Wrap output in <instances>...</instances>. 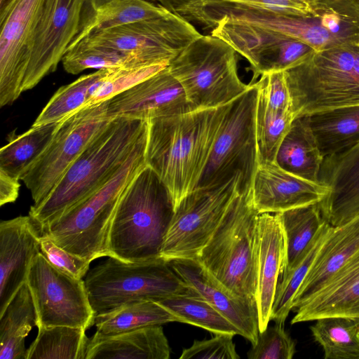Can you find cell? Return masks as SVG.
I'll use <instances>...</instances> for the list:
<instances>
[{
	"mask_svg": "<svg viewBox=\"0 0 359 359\" xmlns=\"http://www.w3.org/2000/svg\"><path fill=\"white\" fill-rule=\"evenodd\" d=\"M224 107L196 109L148 121L147 165L166 186L174 210L198 185Z\"/></svg>",
	"mask_w": 359,
	"mask_h": 359,
	"instance_id": "obj_1",
	"label": "cell"
},
{
	"mask_svg": "<svg viewBox=\"0 0 359 359\" xmlns=\"http://www.w3.org/2000/svg\"><path fill=\"white\" fill-rule=\"evenodd\" d=\"M148 121L114 117L90 140L48 196L29 212L40 235L66 210L100 189L121 169L140 139Z\"/></svg>",
	"mask_w": 359,
	"mask_h": 359,
	"instance_id": "obj_2",
	"label": "cell"
},
{
	"mask_svg": "<svg viewBox=\"0 0 359 359\" xmlns=\"http://www.w3.org/2000/svg\"><path fill=\"white\" fill-rule=\"evenodd\" d=\"M173 214L166 186L153 169L145 166L119 199L109 233V257L127 263L161 258Z\"/></svg>",
	"mask_w": 359,
	"mask_h": 359,
	"instance_id": "obj_3",
	"label": "cell"
},
{
	"mask_svg": "<svg viewBox=\"0 0 359 359\" xmlns=\"http://www.w3.org/2000/svg\"><path fill=\"white\" fill-rule=\"evenodd\" d=\"M147 132L116 174L97 191L52 222L39 235L89 262L109 257L108 239L119 199L131 180L145 166Z\"/></svg>",
	"mask_w": 359,
	"mask_h": 359,
	"instance_id": "obj_4",
	"label": "cell"
},
{
	"mask_svg": "<svg viewBox=\"0 0 359 359\" xmlns=\"http://www.w3.org/2000/svg\"><path fill=\"white\" fill-rule=\"evenodd\" d=\"M259 215L250 187L241 189L196 259L229 292L254 299L257 290Z\"/></svg>",
	"mask_w": 359,
	"mask_h": 359,
	"instance_id": "obj_5",
	"label": "cell"
},
{
	"mask_svg": "<svg viewBox=\"0 0 359 359\" xmlns=\"http://www.w3.org/2000/svg\"><path fill=\"white\" fill-rule=\"evenodd\" d=\"M295 118L359 104V45L315 50L285 70Z\"/></svg>",
	"mask_w": 359,
	"mask_h": 359,
	"instance_id": "obj_6",
	"label": "cell"
},
{
	"mask_svg": "<svg viewBox=\"0 0 359 359\" xmlns=\"http://www.w3.org/2000/svg\"><path fill=\"white\" fill-rule=\"evenodd\" d=\"M84 282L95 316L135 302L198 294L162 257L127 263L109 257L87 273Z\"/></svg>",
	"mask_w": 359,
	"mask_h": 359,
	"instance_id": "obj_7",
	"label": "cell"
},
{
	"mask_svg": "<svg viewBox=\"0 0 359 359\" xmlns=\"http://www.w3.org/2000/svg\"><path fill=\"white\" fill-rule=\"evenodd\" d=\"M168 67L195 109L225 105L250 87L238 76L236 51L212 34L202 35L191 42Z\"/></svg>",
	"mask_w": 359,
	"mask_h": 359,
	"instance_id": "obj_8",
	"label": "cell"
},
{
	"mask_svg": "<svg viewBox=\"0 0 359 359\" xmlns=\"http://www.w3.org/2000/svg\"><path fill=\"white\" fill-rule=\"evenodd\" d=\"M258 88L255 82L225 104L210 156L197 187L222 184L241 175V189L250 187L258 165L255 113ZM196 187V188H197Z\"/></svg>",
	"mask_w": 359,
	"mask_h": 359,
	"instance_id": "obj_9",
	"label": "cell"
},
{
	"mask_svg": "<svg viewBox=\"0 0 359 359\" xmlns=\"http://www.w3.org/2000/svg\"><path fill=\"white\" fill-rule=\"evenodd\" d=\"M241 180L238 173L222 184L197 187L187 195L174 210L161 257L197 259L241 190Z\"/></svg>",
	"mask_w": 359,
	"mask_h": 359,
	"instance_id": "obj_10",
	"label": "cell"
},
{
	"mask_svg": "<svg viewBox=\"0 0 359 359\" xmlns=\"http://www.w3.org/2000/svg\"><path fill=\"white\" fill-rule=\"evenodd\" d=\"M107 110V100L83 107L60 122L47 148L20 177L34 206L48 196L93 137L113 118Z\"/></svg>",
	"mask_w": 359,
	"mask_h": 359,
	"instance_id": "obj_11",
	"label": "cell"
},
{
	"mask_svg": "<svg viewBox=\"0 0 359 359\" xmlns=\"http://www.w3.org/2000/svg\"><path fill=\"white\" fill-rule=\"evenodd\" d=\"M40 326H69L87 330L95 324L85 282L52 266L39 252L30 266L27 280Z\"/></svg>",
	"mask_w": 359,
	"mask_h": 359,
	"instance_id": "obj_12",
	"label": "cell"
},
{
	"mask_svg": "<svg viewBox=\"0 0 359 359\" xmlns=\"http://www.w3.org/2000/svg\"><path fill=\"white\" fill-rule=\"evenodd\" d=\"M202 35L191 22L171 12L102 31L78 43L134 52L154 61L170 62Z\"/></svg>",
	"mask_w": 359,
	"mask_h": 359,
	"instance_id": "obj_13",
	"label": "cell"
},
{
	"mask_svg": "<svg viewBox=\"0 0 359 359\" xmlns=\"http://www.w3.org/2000/svg\"><path fill=\"white\" fill-rule=\"evenodd\" d=\"M45 0H16L0 21V106L22 93L34 34Z\"/></svg>",
	"mask_w": 359,
	"mask_h": 359,
	"instance_id": "obj_14",
	"label": "cell"
},
{
	"mask_svg": "<svg viewBox=\"0 0 359 359\" xmlns=\"http://www.w3.org/2000/svg\"><path fill=\"white\" fill-rule=\"evenodd\" d=\"M83 0H45L36 29L22 92L55 71L74 38Z\"/></svg>",
	"mask_w": 359,
	"mask_h": 359,
	"instance_id": "obj_15",
	"label": "cell"
},
{
	"mask_svg": "<svg viewBox=\"0 0 359 359\" xmlns=\"http://www.w3.org/2000/svg\"><path fill=\"white\" fill-rule=\"evenodd\" d=\"M282 31L316 50L358 43L359 0H315L311 15L285 16Z\"/></svg>",
	"mask_w": 359,
	"mask_h": 359,
	"instance_id": "obj_16",
	"label": "cell"
},
{
	"mask_svg": "<svg viewBox=\"0 0 359 359\" xmlns=\"http://www.w3.org/2000/svg\"><path fill=\"white\" fill-rule=\"evenodd\" d=\"M168 67L108 100V115L149 121L196 109Z\"/></svg>",
	"mask_w": 359,
	"mask_h": 359,
	"instance_id": "obj_17",
	"label": "cell"
},
{
	"mask_svg": "<svg viewBox=\"0 0 359 359\" xmlns=\"http://www.w3.org/2000/svg\"><path fill=\"white\" fill-rule=\"evenodd\" d=\"M253 205L259 214L278 213L321 202L330 188L294 175L276 162L258 163L251 187Z\"/></svg>",
	"mask_w": 359,
	"mask_h": 359,
	"instance_id": "obj_18",
	"label": "cell"
},
{
	"mask_svg": "<svg viewBox=\"0 0 359 359\" xmlns=\"http://www.w3.org/2000/svg\"><path fill=\"white\" fill-rule=\"evenodd\" d=\"M171 266L182 279L220 312L252 345L259 332L256 299L238 297L222 286L196 259H175Z\"/></svg>",
	"mask_w": 359,
	"mask_h": 359,
	"instance_id": "obj_19",
	"label": "cell"
},
{
	"mask_svg": "<svg viewBox=\"0 0 359 359\" xmlns=\"http://www.w3.org/2000/svg\"><path fill=\"white\" fill-rule=\"evenodd\" d=\"M39 252V234L29 215L1 222L0 314L26 282L32 262Z\"/></svg>",
	"mask_w": 359,
	"mask_h": 359,
	"instance_id": "obj_20",
	"label": "cell"
},
{
	"mask_svg": "<svg viewBox=\"0 0 359 359\" xmlns=\"http://www.w3.org/2000/svg\"><path fill=\"white\" fill-rule=\"evenodd\" d=\"M319 178L330 188L319 204L331 226L343 225L359 215V142L325 158Z\"/></svg>",
	"mask_w": 359,
	"mask_h": 359,
	"instance_id": "obj_21",
	"label": "cell"
},
{
	"mask_svg": "<svg viewBox=\"0 0 359 359\" xmlns=\"http://www.w3.org/2000/svg\"><path fill=\"white\" fill-rule=\"evenodd\" d=\"M285 240L278 213H261L257 221V290L259 332L271 320L272 306L285 259Z\"/></svg>",
	"mask_w": 359,
	"mask_h": 359,
	"instance_id": "obj_22",
	"label": "cell"
},
{
	"mask_svg": "<svg viewBox=\"0 0 359 359\" xmlns=\"http://www.w3.org/2000/svg\"><path fill=\"white\" fill-rule=\"evenodd\" d=\"M292 311L291 324L330 316L359 317V250L320 290Z\"/></svg>",
	"mask_w": 359,
	"mask_h": 359,
	"instance_id": "obj_23",
	"label": "cell"
},
{
	"mask_svg": "<svg viewBox=\"0 0 359 359\" xmlns=\"http://www.w3.org/2000/svg\"><path fill=\"white\" fill-rule=\"evenodd\" d=\"M358 250L359 215L343 225L332 226L293 299L292 309L320 290Z\"/></svg>",
	"mask_w": 359,
	"mask_h": 359,
	"instance_id": "obj_24",
	"label": "cell"
},
{
	"mask_svg": "<svg viewBox=\"0 0 359 359\" xmlns=\"http://www.w3.org/2000/svg\"><path fill=\"white\" fill-rule=\"evenodd\" d=\"M170 13L147 0H83L77 32L68 49L102 31Z\"/></svg>",
	"mask_w": 359,
	"mask_h": 359,
	"instance_id": "obj_25",
	"label": "cell"
},
{
	"mask_svg": "<svg viewBox=\"0 0 359 359\" xmlns=\"http://www.w3.org/2000/svg\"><path fill=\"white\" fill-rule=\"evenodd\" d=\"M170 348L161 325L110 336L95 334L86 359H169Z\"/></svg>",
	"mask_w": 359,
	"mask_h": 359,
	"instance_id": "obj_26",
	"label": "cell"
},
{
	"mask_svg": "<svg viewBox=\"0 0 359 359\" xmlns=\"http://www.w3.org/2000/svg\"><path fill=\"white\" fill-rule=\"evenodd\" d=\"M323 159L309 116L295 118L279 147L276 163L294 175L320 183L319 176Z\"/></svg>",
	"mask_w": 359,
	"mask_h": 359,
	"instance_id": "obj_27",
	"label": "cell"
},
{
	"mask_svg": "<svg viewBox=\"0 0 359 359\" xmlns=\"http://www.w3.org/2000/svg\"><path fill=\"white\" fill-rule=\"evenodd\" d=\"M37 324L34 301L25 282L0 314V359H26L25 339Z\"/></svg>",
	"mask_w": 359,
	"mask_h": 359,
	"instance_id": "obj_28",
	"label": "cell"
},
{
	"mask_svg": "<svg viewBox=\"0 0 359 359\" xmlns=\"http://www.w3.org/2000/svg\"><path fill=\"white\" fill-rule=\"evenodd\" d=\"M309 121L324 158L359 142V104L316 112Z\"/></svg>",
	"mask_w": 359,
	"mask_h": 359,
	"instance_id": "obj_29",
	"label": "cell"
},
{
	"mask_svg": "<svg viewBox=\"0 0 359 359\" xmlns=\"http://www.w3.org/2000/svg\"><path fill=\"white\" fill-rule=\"evenodd\" d=\"M278 214L285 240L283 273L293 269L304 257L327 221L322 215L319 203Z\"/></svg>",
	"mask_w": 359,
	"mask_h": 359,
	"instance_id": "obj_30",
	"label": "cell"
},
{
	"mask_svg": "<svg viewBox=\"0 0 359 359\" xmlns=\"http://www.w3.org/2000/svg\"><path fill=\"white\" fill-rule=\"evenodd\" d=\"M60 122L32 126L20 135L12 131L7 144L0 150V170L20 180L22 173L47 148Z\"/></svg>",
	"mask_w": 359,
	"mask_h": 359,
	"instance_id": "obj_31",
	"label": "cell"
},
{
	"mask_svg": "<svg viewBox=\"0 0 359 359\" xmlns=\"http://www.w3.org/2000/svg\"><path fill=\"white\" fill-rule=\"evenodd\" d=\"M178 322L165 308L154 300H142L96 315V334L110 336L140 327Z\"/></svg>",
	"mask_w": 359,
	"mask_h": 359,
	"instance_id": "obj_32",
	"label": "cell"
},
{
	"mask_svg": "<svg viewBox=\"0 0 359 359\" xmlns=\"http://www.w3.org/2000/svg\"><path fill=\"white\" fill-rule=\"evenodd\" d=\"M89 341L83 328L40 326L26 359H86Z\"/></svg>",
	"mask_w": 359,
	"mask_h": 359,
	"instance_id": "obj_33",
	"label": "cell"
},
{
	"mask_svg": "<svg viewBox=\"0 0 359 359\" xmlns=\"http://www.w3.org/2000/svg\"><path fill=\"white\" fill-rule=\"evenodd\" d=\"M311 331L325 359H359V317L321 318Z\"/></svg>",
	"mask_w": 359,
	"mask_h": 359,
	"instance_id": "obj_34",
	"label": "cell"
},
{
	"mask_svg": "<svg viewBox=\"0 0 359 359\" xmlns=\"http://www.w3.org/2000/svg\"><path fill=\"white\" fill-rule=\"evenodd\" d=\"M109 69L82 75L60 87L51 97L32 126L57 123L85 107Z\"/></svg>",
	"mask_w": 359,
	"mask_h": 359,
	"instance_id": "obj_35",
	"label": "cell"
},
{
	"mask_svg": "<svg viewBox=\"0 0 359 359\" xmlns=\"http://www.w3.org/2000/svg\"><path fill=\"white\" fill-rule=\"evenodd\" d=\"M61 62L67 73L78 74L88 69H114L168 61H154L137 53L78 43L67 50Z\"/></svg>",
	"mask_w": 359,
	"mask_h": 359,
	"instance_id": "obj_36",
	"label": "cell"
},
{
	"mask_svg": "<svg viewBox=\"0 0 359 359\" xmlns=\"http://www.w3.org/2000/svg\"><path fill=\"white\" fill-rule=\"evenodd\" d=\"M177 319L214 334H239L238 329L198 294L173 295L158 301Z\"/></svg>",
	"mask_w": 359,
	"mask_h": 359,
	"instance_id": "obj_37",
	"label": "cell"
},
{
	"mask_svg": "<svg viewBox=\"0 0 359 359\" xmlns=\"http://www.w3.org/2000/svg\"><path fill=\"white\" fill-rule=\"evenodd\" d=\"M294 119L291 111L270 108L258 91L255 113L258 163L276 162L279 147Z\"/></svg>",
	"mask_w": 359,
	"mask_h": 359,
	"instance_id": "obj_38",
	"label": "cell"
},
{
	"mask_svg": "<svg viewBox=\"0 0 359 359\" xmlns=\"http://www.w3.org/2000/svg\"><path fill=\"white\" fill-rule=\"evenodd\" d=\"M331 227L332 226L326 222L304 257L293 269L282 273L280 276L271 315V320L275 323H285L289 313L292 309L293 299Z\"/></svg>",
	"mask_w": 359,
	"mask_h": 359,
	"instance_id": "obj_39",
	"label": "cell"
},
{
	"mask_svg": "<svg viewBox=\"0 0 359 359\" xmlns=\"http://www.w3.org/2000/svg\"><path fill=\"white\" fill-rule=\"evenodd\" d=\"M314 2L315 0H189L179 7L240 8L306 17L311 15Z\"/></svg>",
	"mask_w": 359,
	"mask_h": 359,
	"instance_id": "obj_40",
	"label": "cell"
},
{
	"mask_svg": "<svg viewBox=\"0 0 359 359\" xmlns=\"http://www.w3.org/2000/svg\"><path fill=\"white\" fill-rule=\"evenodd\" d=\"M169 64L163 62L109 69L85 107L111 99L165 69Z\"/></svg>",
	"mask_w": 359,
	"mask_h": 359,
	"instance_id": "obj_41",
	"label": "cell"
},
{
	"mask_svg": "<svg viewBox=\"0 0 359 359\" xmlns=\"http://www.w3.org/2000/svg\"><path fill=\"white\" fill-rule=\"evenodd\" d=\"M295 341L284 329V324L275 323L259 332L256 343L248 352L249 359H292Z\"/></svg>",
	"mask_w": 359,
	"mask_h": 359,
	"instance_id": "obj_42",
	"label": "cell"
},
{
	"mask_svg": "<svg viewBox=\"0 0 359 359\" xmlns=\"http://www.w3.org/2000/svg\"><path fill=\"white\" fill-rule=\"evenodd\" d=\"M315 50L303 41L283 35L271 48L264 63L262 73L273 70H286L300 62Z\"/></svg>",
	"mask_w": 359,
	"mask_h": 359,
	"instance_id": "obj_43",
	"label": "cell"
},
{
	"mask_svg": "<svg viewBox=\"0 0 359 359\" xmlns=\"http://www.w3.org/2000/svg\"><path fill=\"white\" fill-rule=\"evenodd\" d=\"M232 334L217 333L204 340H194L191 346L184 348L180 359H238Z\"/></svg>",
	"mask_w": 359,
	"mask_h": 359,
	"instance_id": "obj_44",
	"label": "cell"
},
{
	"mask_svg": "<svg viewBox=\"0 0 359 359\" xmlns=\"http://www.w3.org/2000/svg\"><path fill=\"white\" fill-rule=\"evenodd\" d=\"M259 76L260 79L254 82L267 105L276 111L292 112L291 97L285 70L268 71Z\"/></svg>",
	"mask_w": 359,
	"mask_h": 359,
	"instance_id": "obj_45",
	"label": "cell"
},
{
	"mask_svg": "<svg viewBox=\"0 0 359 359\" xmlns=\"http://www.w3.org/2000/svg\"><path fill=\"white\" fill-rule=\"evenodd\" d=\"M41 252L55 268L76 278L88 272L90 262L79 257L57 245L46 236H39Z\"/></svg>",
	"mask_w": 359,
	"mask_h": 359,
	"instance_id": "obj_46",
	"label": "cell"
},
{
	"mask_svg": "<svg viewBox=\"0 0 359 359\" xmlns=\"http://www.w3.org/2000/svg\"><path fill=\"white\" fill-rule=\"evenodd\" d=\"M4 171L0 170V205L13 203L19 195L20 182Z\"/></svg>",
	"mask_w": 359,
	"mask_h": 359,
	"instance_id": "obj_47",
	"label": "cell"
},
{
	"mask_svg": "<svg viewBox=\"0 0 359 359\" xmlns=\"http://www.w3.org/2000/svg\"><path fill=\"white\" fill-rule=\"evenodd\" d=\"M156 2L158 4L165 7L171 12L182 4L189 1V0H149Z\"/></svg>",
	"mask_w": 359,
	"mask_h": 359,
	"instance_id": "obj_48",
	"label": "cell"
},
{
	"mask_svg": "<svg viewBox=\"0 0 359 359\" xmlns=\"http://www.w3.org/2000/svg\"><path fill=\"white\" fill-rule=\"evenodd\" d=\"M16 0H0V21L6 16Z\"/></svg>",
	"mask_w": 359,
	"mask_h": 359,
	"instance_id": "obj_49",
	"label": "cell"
},
{
	"mask_svg": "<svg viewBox=\"0 0 359 359\" xmlns=\"http://www.w3.org/2000/svg\"><path fill=\"white\" fill-rule=\"evenodd\" d=\"M358 44L359 45V42H358Z\"/></svg>",
	"mask_w": 359,
	"mask_h": 359,
	"instance_id": "obj_50",
	"label": "cell"
}]
</instances>
